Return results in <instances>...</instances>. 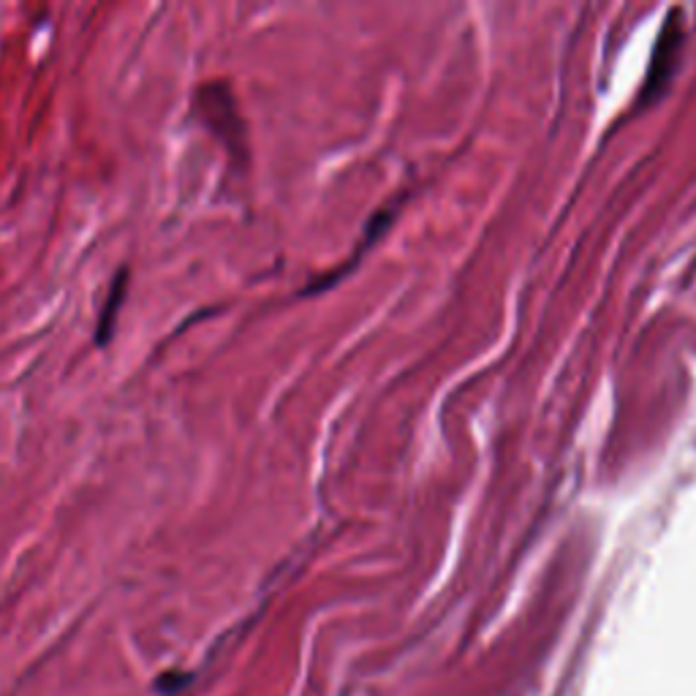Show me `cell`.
<instances>
[{
	"label": "cell",
	"mask_w": 696,
	"mask_h": 696,
	"mask_svg": "<svg viewBox=\"0 0 696 696\" xmlns=\"http://www.w3.org/2000/svg\"><path fill=\"white\" fill-rule=\"evenodd\" d=\"M196 112L213 134L226 144L232 155L245 159V129L238 114V104L226 84H204L196 93Z\"/></svg>",
	"instance_id": "obj_1"
},
{
	"label": "cell",
	"mask_w": 696,
	"mask_h": 696,
	"mask_svg": "<svg viewBox=\"0 0 696 696\" xmlns=\"http://www.w3.org/2000/svg\"><path fill=\"white\" fill-rule=\"evenodd\" d=\"M125 292H129V270L123 268L118 275H114L112 286H109L107 305H104V311H101L99 330H95V343H99V346H107V343L112 341L114 324H118V313L125 302Z\"/></svg>",
	"instance_id": "obj_2"
}]
</instances>
